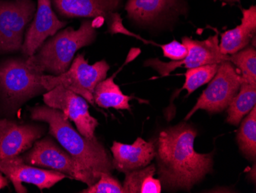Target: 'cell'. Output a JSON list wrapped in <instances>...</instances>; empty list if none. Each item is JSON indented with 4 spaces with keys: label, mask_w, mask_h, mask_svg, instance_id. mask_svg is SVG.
Masks as SVG:
<instances>
[{
    "label": "cell",
    "mask_w": 256,
    "mask_h": 193,
    "mask_svg": "<svg viewBox=\"0 0 256 193\" xmlns=\"http://www.w3.org/2000/svg\"><path fill=\"white\" fill-rule=\"evenodd\" d=\"M197 131L192 125L180 123L162 130L156 143V172L162 187L168 191H190L212 172L211 153L194 149Z\"/></svg>",
    "instance_id": "6da1fadb"
},
{
    "label": "cell",
    "mask_w": 256,
    "mask_h": 193,
    "mask_svg": "<svg viewBox=\"0 0 256 193\" xmlns=\"http://www.w3.org/2000/svg\"><path fill=\"white\" fill-rule=\"evenodd\" d=\"M31 119L48 125L50 135L80 164L96 183L104 172L112 173V157L97 138L88 139L76 130L61 111L37 106L30 110Z\"/></svg>",
    "instance_id": "7a4b0ae2"
},
{
    "label": "cell",
    "mask_w": 256,
    "mask_h": 193,
    "mask_svg": "<svg viewBox=\"0 0 256 193\" xmlns=\"http://www.w3.org/2000/svg\"><path fill=\"white\" fill-rule=\"evenodd\" d=\"M94 21L86 20L74 30L67 27L46 40L33 56L26 58L30 67L52 76L62 74L71 66L76 52L96 41Z\"/></svg>",
    "instance_id": "3957f363"
},
{
    "label": "cell",
    "mask_w": 256,
    "mask_h": 193,
    "mask_svg": "<svg viewBox=\"0 0 256 193\" xmlns=\"http://www.w3.org/2000/svg\"><path fill=\"white\" fill-rule=\"evenodd\" d=\"M43 75L30 67L26 57L0 62V99L4 107L14 112L30 99L44 94Z\"/></svg>",
    "instance_id": "277c9868"
},
{
    "label": "cell",
    "mask_w": 256,
    "mask_h": 193,
    "mask_svg": "<svg viewBox=\"0 0 256 193\" xmlns=\"http://www.w3.org/2000/svg\"><path fill=\"white\" fill-rule=\"evenodd\" d=\"M110 65L106 60L90 65L84 54H78L67 71L58 76L43 75L42 83L47 91L62 86L82 96L92 106L94 105V92L96 86L106 79Z\"/></svg>",
    "instance_id": "5b68a950"
},
{
    "label": "cell",
    "mask_w": 256,
    "mask_h": 193,
    "mask_svg": "<svg viewBox=\"0 0 256 193\" xmlns=\"http://www.w3.org/2000/svg\"><path fill=\"white\" fill-rule=\"evenodd\" d=\"M26 163L40 168L54 170L88 185L94 183L82 166L64 148L52 138L38 139L26 152L20 155Z\"/></svg>",
    "instance_id": "8992f818"
},
{
    "label": "cell",
    "mask_w": 256,
    "mask_h": 193,
    "mask_svg": "<svg viewBox=\"0 0 256 193\" xmlns=\"http://www.w3.org/2000/svg\"><path fill=\"white\" fill-rule=\"evenodd\" d=\"M36 9L33 0H0V54L21 51Z\"/></svg>",
    "instance_id": "52a82bcc"
},
{
    "label": "cell",
    "mask_w": 256,
    "mask_h": 193,
    "mask_svg": "<svg viewBox=\"0 0 256 193\" xmlns=\"http://www.w3.org/2000/svg\"><path fill=\"white\" fill-rule=\"evenodd\" d=\"M242 78L232 63L225 61L221 63L218 71L208 83V86L200 96L196 103L186 116L188 120L200 109L210 113H218L225 110L240 90Z\"/></svg>",
    "instance_id": "ba28073f"
},
{
    "label": "cell",
    "mask_w": 256,
    "mask_h": 193,
    "mask_svg": "<svg viewBox=\"0 0 256 193\" xmlns=\"http://www.w3.org/2000/svg\"><path fill=\"white\" fill-rule=\"evenodd\" d=\"M51 2L53 9L62 18L106 20L112 34L118 33L124 27L118 14L124 0H51Z\"/></svg>",
    "instance_id": "9c48e42d"
},
{
    "label": "cell",
    "mask_w": 256,
    "mask_h": 193,
    "mask_svg": "<svg viewBox=\"0 0 256 193\" xmlns=\"http://www.w3.org/2000/svg\"><path fill=\"white\" fill-rule=\"evenodd\" d=\"M182 43L188 48V56L184 60L165 63L158 59H150L145 61L144 66L156 70L161 76H168L180 67L191 69L210 63L220 64L228 61V56L220 52L217 34L202 41L185 37L182 39Z\"/></svg>",
    "instance_id": "30bf717a"
},
{
    "label": "cell",
    "mask_w": 256,
    "mask_h": 193,
    "mask_svg": "<svg viewBox=\"0 0 256 193\" xmlns=\"http://www.w3.org/2000/svg\"><path fill=\"white\" fill-rule=\"evenodd\" d=\"M46 106L61 111L67 119L74 122L77 130L88 139H96L94 132L98 121L90 116L88 101L62 86H57L43 95Z\"/></svg>",
    "instance_id": "8fae6325"
},
{
    "label": "cell",
    "mask_w": 256,
    "mask_h": 193,
    "mask_svg": "<svg viewBox=\"0 0 256 193\" xmlns=\"http://www.w3.org/2000/svg\"><path fill=\"white\" fill-rule=\"evenodd\" d=\"M0 172L14 184L16 191L26 193L28 190L23 186L22 182L32 184L42 191L51 188L67 175L54 170L46 169L26 163L20 155L0 161Z\"/></svg>",
    "instance_id": "7c38bea8"
},
{
    "label": "cell",
    "mask_w": 256,
    "mask_h": 193,
    "mask_svg": "<svg viewBox=\"0 0 256 193\" xmlns=\"http://www.w3.org/2000/svg\"><path fill=\"white\" fill-rule=\"evenodd\" d=\"M36 12L27 30L22 53L26 58L36 53L44 41L64 28L67 21L60 20L54 13L51 0H37Z\"/></svg>",
    "instance_id": "4fadbf2b"
},
{
    "label": "cell",
    "mask_w": 256,
    "mask_h": 193,
    "mask_svg": "<svg viewBox=\"0 0 256 193\" xmlns=\"http://www.w3.org/2000/svg\"><path fill=\"white\" fill-rule=\"evenodd\" d=\"M44 132V128L38 125L0 119V161L26 152Z\"/></svg>",
    "instance_id": "5bb4252c"
},
{
    "label": "cell",
    "mask_w": 256,
    "mask_h": 193,
    "mask_svg": "<svg viewBox=\"0 0 256 193\" xmlns=\"http://www.w3.org/2000/svg\"><path fill=\"white\" fill-rule=\"evenodd\" d=\"M110 151L114 168L123 173L148 166L156 155L155 143L142 137H138L132 145L115 141Z\"/></svg>",
    "instance_id": "9a60e30c"
},
{
    "label": "cell",
    "mask_w": 256,
    "mask_h": 193,
    "mask_svg": "<svg viewBox=\"0 0 256 193\" xmlns=\"http://www.w3.org/2000/svg\"><path fill=\"white\" fill-rule=\"evenodd\" d=\"M240 25L221 34L220 50L224 55L234 54L248 47L256 35V7L243 10Z\"/></svg>",
    "instance_id": "2e32d148"
},
{
    "label": "cell",
    "mask_w": 256,
    "mask_h": 193,
    "mask_svg": "<svg viewBox=\"0 0 256 193\" xmlns=\"http://www.w3.org/2000/svg\"><path fill=\"white\" fill-rule=\"evenodd\" d=\"M178 2V0H128L125 10L132 21L140 24H149Z\"/></svg>",
    "instance_id": "e0dca14e"
},
{
    "label": "cell",
    "mask_w": 256,
    "mask_h": 193,
    "mask_svg": "<svg viewBox=\"0 0 256 193\" xmlns=\"http://www.w3.org/2000/svg\"><path fill=\"white\" fill-rule=\"evenodd\" d=\"M115 76L116 73L112 77L104 79L96 86L94 92V104L104 109L114 108L118 110L130 111V101L132 97L124 94L120 86L114 83Z\"/></svg>",
    "instance_id": "ac0fdd59"
},
{
    "label": "cell",
    "mask_w": 256,
    "mask_h": 193,
    "mask_svg": "<svg viewBox=\"0 0 256 193\" xmlns=\"http://www.w3.org/2000/svg\"><path fill=\"white\" fill-rule=\"evenodd\" d=\"M256 104V85L243 81L227 109L226 122L238 126Z\"/></svg>",
    "instance_id": "d6986e66"
},
{
    "label": "cell",
    "mask_w": 256,
    "mask_h": 193,
    "mask_svg": "<svg viewBox=\"0 0 256 193\" xmlns=\"http://www.w3.org/2000/svg\"><path fill=\"white\" fill-rule=\"evenodd\" d=\"M237 142L242 153L250 160L256 157V106L242 120Z\"/></svg>",
    "instance_id": "ffe728a7"
},
{
    "label": "cell",
    "mask_w": 256,
    "mask_h": 193,
    "mask_svg": "<svg viewBox=\"0 0 256 193\" xmlns=\"http://www.w3.org/2000/svg\"><path fill=\"white\" fill-rule=\"evenodd\" d=\"M228 61L238 68L243 81L256 85V50L254 47H246L237 53L228 55Z\"/></svg>",
    "instance_id": "44dd1931"
},
{
    "label": "cell",
    "mask_w": 256,
    "mask_h": 193,
    "mask_svg": "<svg viewBox=\"0 0 256 193\" xmlns=\"http://www.w3.org/2000/svg\"><path fill=\"white\" fill-rule=\"evenodd\" d=\"M220 64L210 63L199 67L188 69L185 73V83L182 86V89L188 91L189 96L197 89L210 83L218 71Z\"/></svg>",
    "instance_id": "7402d4cb"
},
{
    "label": "cell",
    "mask_w": 256,
    "mask_h": 193,
    "mask_svg": "<svg viewBox=\"0 0 256 193\" xmlns=\"http://www.w3.org/2000/svg\"><path fill=\"white\" fill-rule=\"evenodd\" d=\"M156 172V166L154 164L132 172H126L125 173L124 181L122 185L124 193H140V188L144 179L151 174L155 175Z\"/></svg>",
    "instance_id": "603a6c76"
},
{
    "label": "cell",
    "mask_w": 256,
    "mask_h": 193,
    "mask_svg": "<svg viewBox=\"0 0 256 193\" xmlns=\"http://www.w3.org/2000/svg\"><path fill=\"white\" fill-rule=\"evenodd\" d=\"M82 193H124L123 186L118 178L114 177L112 173L104 172L99 179L93 185H89Z\"/></svg>",
    "instance_id": "cb8c5ba5"
},
{
    "label": "cell",
    "mask_w": 256,
    "mask_h": 193,
    "mask_svg": "<svg viewBox=\"0 0 256 193\" xmlns=\"http://www.w3.org/2000/svg\"><path fill=\"white\" fill-rule=\"evenodd\" d=\"M162 49L164 56L170 59L172 61H179L184 60L188 54V48L182 43L174 40L166 44L159 45Z\"/></svg>",
    "instance_id": "d4e9b609"
},
{
    "label": "cell",
    "mask_w": 256,
    "mask_h": 193,
    "mask_svg": "<svg viewBox=\"0 0 256 193\" xmlns=\"http://www.w3.org/2000/svg\"><path fill=\"white\" fill-rule=\"evenodd\" d=\"M154 174L148 175L142 182L140 193H160L162 185L159 178L154 177Z\"/></svg>",
    "instance_id": "484cf974"
},
{
    "label": "cell",
    "mask_w": 256,
    "mask_h": 193,
    "mask_svg": "<svg viewBox=\"0 0 256 193\" xmlns=\"http://www.w3.org/2000/svg\"><path fill=\"white\" fill-rule=\"evenodd\" d=\"M8 185V178L2 175V172H0V190L5 188Z\"/></svg>",
    "instance_id": "4316f807"
},
{
    "label": "cell",
    "mask_w": 256,
    "mask_h": 193,
    "mask_svg": "<svg viewBox=\"0 0 256 193\" xmlns=\"http://www.w3.org/2000/svg\"><path fill=\"white\" fill-rule=\"evenodd\" d=\"M225 1L228 3H240V0H225Z\"/></svg>",
    "instance_id": "83f0119b"
}]
</instances>
